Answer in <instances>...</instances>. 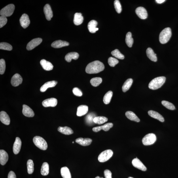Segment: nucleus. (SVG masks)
<instances>
[{
	"label": "nucleus",
	"instance_id": "f257e3e1",
	"mask_svg": "<svg viewBox=\"0 0 178 178\" xmlns=\"http://www.w3.org/2000/svg\"><path fill=\"white\" fill-rule=\"evenodd\" d=\"M105 69L103 63L98 60L89 63L86 67V71L89 74L98 73Z\"/></svg>",
	"mask_w": 178,
	"mask_h": 178
},
{
	"label": "nucleus",
	"instance_id": "f03ea898",
	"mask_svg": "<svg viewBox=\"0 0 178 178\" xmlns=\"http://www.w3.org/2000/svg\"><path fill=\"white\" fill-rule=\"evenodd\" d=\"M166 78L161 76L154 78L148 85V87L151 90H156L159 88L165 83Z\"/></svg>",
	"mask_w": 178,
	"mask_h": 178
},
{
	"label": "nucleus",
	"instance_id": "7ed1b4c3",
	"mask_svg": "<svg viewBox=\"0 0 178 178\" xmlns=\"http://www.w3.org/2000/svg\"><path fill=\"white\" fill-rule=\"evenodd\" d=\"M171 29L169 27L165 28L161 32L159 40L161 43L165 44L167 43L171 39Z\"/></svg>",
	"mask_w": 178,
	"mask_h": 178
},
{
	"label": "nucleus",
	"instance_id": "20e7f679",
	"mask_svg": "<svg viewBox=\"0 0 178 178\" xmlns=\"http://www.w3.org/2000/svg\"><path fill=\"white\" fill-rule=\"evenodd\" d=\"M33 141L35 145L39 149L44 150L47 149V143L43 137L36 136L34 137Z\"/></svg>",
	"mask_w": 178,
	"mask_h": 178
},
{
	"label": "nucleus",
	"instance_id": "39448f33",
	"mask_svg": "<svg viewBox=\"0 0 178 178\" xmlns=\"http://www.w3.org/2000/svg\"><path fill=\"white\" fill-rule=\"evenodd\" d=\"M15 6L13 4H9L6 6L1 10L0 15L1 16L7 17L11 16L14 11Z\"/></svg>",
	"mask_w": 178,
	"mask_h": 178
},
{
	"label": "nucleus",
	"instance_id": "423d86ee",
	"mask_svg": "<svg viewBox=\"0 0 178 178\" xmlns=\"http://www.w3.org/2000/svg\"><path fill=\"white\" fill-rule=\"evenodd\" d=\"M113 152L111 149L105 150L99 154L98 157L99 161L104 162L110 159L113 156Z\"/></svg>",
	"mask_w": 178,
	"mask_h": 178
},
{
	"label": "nucleus",
	"instance_id": "0eeeda50",
	"mask_svg": "<svg viewBox=\"0 0 178 178\" xmlns=\"http://www.w3.org/2000/svg\"><path fill=\"white\" fill-rule=\"evenodd\" d=\"M156 140V135L153 133H149L143 137L142 141L144 145H149L153 144Z\"/></svg>",
	"mask_w": 178,
	"mask_h": 178
},
{
	"label": "nucleus",
	"instance_id": "6e6552de",
	"mask_svg": "<svg viewBox=\"0 0 178 178\" xmlns=\"http://www.w3.org/2000/svg\"><path fill=\"white\" fill-rule=\"evenodd\" d=\"M42 41V39L41 38H37V39H33L27 44V50H33L41 44Z\"/></svg>",
	"mask_w": 178,
	"mask_h": 178
},
{
	"label": "nucleus",
	"instance_id": "1a4fd4ad",
	"mask_svg": "<svg viewBox=\"0 0 178 178\" xmlns=\"http://www.w3.org/2000/svg\"><path fill=\"white\" fill-rule=\"evenodd\" d=\"M58 104V100L56 98H52L46 99L43 101L42 105L44 107H54Z\"/></svg>",
	"mask_w": 178,
	"mask_h": 178
},
{
	"label": "nucleus",
	"instance_id": "9d476101",
	"mask_svg": "<svg viewBox=\"0 0 178 178\" xmlns=\"http://www.w3.org/2000/svg\"><path fill=\"white\" fill-rule=\"evenodd\" d=\"M137 16L141 19L145 20L147 17V11L143 7H139L135 11Z\"/></svg>",
	"mask_w": 178,
	"mask_h": 178
},
{
	"label": "nucleus",
	"instance_id": "9b49d317",
	"mask_svg": "<svg viewBox=\"0 0 178 178\" xmlns=\"http://www.w3.org/2000/svg\"><path fill=\"white\" fill-rule=\"evenodd\" d=\"M20 22L21 26L24 29L27 28L30 24L29 16L25 14L22 15L20 19Z\"/></svg>",
	"mask_w": 178,
	"mask_h": 178
},
{
	"label": "nucleus",
	"instance_id": "f8f14e48",
	"mask_svg": "<svg viewBox=\"0 0 178 178\" xmlns=\"http://www.w3.org/2000/svg\"><path fill=\"white\" fill-rule=\"evenodd\" d=\"M23 80V78L20 74H15L12 78L11 84L14 86H17L22 83Z\"/></svg>",
	"mask_w": 178,
	"mask_h": 178
},
{
	"label": "nucleus",
	"instance_id": "ddd939ff",
	"mask_svg": "<svg viewBox=\"0 0 178 178\" xmlns=\"http://www.w3.org/2000/svg\"><path fill=\"white\" fill-rule=\"evenodd\" d=\"M132 164L134 167L140 169V170L143 171H145L147 170V168L141 161L137 158L134 159L132 161Z\"/></svg>",
	"mask_w": 178,
	"mask_h": 178
},
{
	"label": "nucleus",
	"instance_id": "4468645a",
	"mask_svg": "<svg viewBox=\"0 0 178 178\" xmlns=\"http://www.w3.org/2000/svg\"><path fill=\"white\" fill-rule=\"evenodd\" d=\"M113 126V124L112 123H108L102 126L95 127L92 129V130L95 132H98L102 130L107 131H109L110 128H112Z\"/></svg>",
	"mask_w": 178,
	"mask_h": 178
},
{
	"label": "nucleus",
	"instance_id": "2eb2a0df",
	"mask_svg": "<svg viewBox=\"0 0 178 178\" xmlns=\"http://www.w3.org/2000/svg\"><path fill=\"white\" fill-rule=\"evenodd\" d=\"M23 114L27 117H33L35 116L34 112L30 107L26 105L23 106Z\"/></svg>",
	"mask_w": 178,
	"mask_h": 178
},
{
	"label": "nucleus",
	"instance_id": "dca6fc26",
	"mask_svg": "<svg viewBox=\"0 0 178 178\" xmlns=\"http://www.w3.org/2000/svg\"><path fill=\"white\" fill-rule=\"evenodd\" d=\"M44 11L46 18L48 21H50L53 16L52 11L50 5L46 4L44 8Z\"/></svg>",
	"mask_w": 178,
	"mask_h": 178
},
{
	"label": "nucleus",
	"instance_id": "f3484780",
	"mask_svg": "<svg viewBox=\"0 0 178 178\" xmlns=\"http://www.w3.org/2000/svg\"><path fill=\"white\" fill-rule=\"evenodd\" d=\"M22 141L19 137H16L13 146V151L15 154H17L20 151Z\"/></svg>",
	"mask_w": 178,
	"mask_h": 178
},
{
	"label": "nucleus",
	"instance_id": "a211bd4d",
	"mask_svg": "<svg viewBox=\"0 0 178 178\" xmlns=\"http://www.w3.org/2000/svg\"><path fill=\"white\" fill-rule=\"evenodd\" d=\"M0 120L3 124L9 125L10 124V118L8 114L5 111H1L0 113Z\"/></svg>",
	"mask_w": 178,
	"mask_h": 178
},
{
	"label": "nucleus",
	"instance_id": "6ab92c4d",
	"mask_svg": "<svg viewBox=\"0 0 178 178\" xmlns=\"http://www.w3.org/2000/svg\"><path fill=\"white\" fill-rule=\"evenodd\" d=\"M58 83V82L55 80H52L46 82L42 86L40 89V90L42 92H44L47 90V89L50 88L54 87Z\"/></svg>",
	"mask_w": 178,
	"mask_h": 178
},
{
	"label": "nucleus",
	"instance_id": "aec40b11",
	"mask_svg": "<svg viewBox=\"0 0 178 178\" xmlns=\"http://www.w3.org/2000/svg\"><path fill=\"white\" fill-rule=\"evenodd\" d=\"M69 44L68 42L58 40L53 42L51 44V46L52 47L55 48H59L68 46Z\"/></svg>",
	"mask_w": 178,
	"mask_h": 178
},
{
	"label": "nucleus",
	"instance_id": "412c9836",
	"mask_svg": "<svg viewBox=\"0 0 178 178\" xmlns=\"http://www.w3.org/2000/svg\"><path fill=\"white\" fill-rule=\"evenodd\" d=\"M8 160V155L5 150H0V163L2 165H5Z\"/></svg>",
	"mask_w": 178,
	"mask_h": 178
},
{
	"label": "nucleus",
	"instance_id": "4be33fe9",
	"mask_svg": "<svg viewBox=\"0 0 178 178\" xmlns=\"http://www.w3.org/2000/svg\"><path fill=\"white\" fill-rule=\"evenodd\" d=\"M98 23L96 21L92 20L88 23V29L89 31L91 33H95L99 29L97 28Z\"/></svg>",
	"mask_w": 178,
	"mask_h": 178
},
{
	"label": "nucleus",
	"instance_id": "5701e85b",
	"mask_svg": "<svg viewBox=\"0 0 178 178\" xmlns=\"http://www.w3.org/2000/svg\"><path fill=\"white\" fill-rule=\"evenodd\" d=\"M40 64L43 68L46 71L52 70L53 69V65L49 61L46 60L45 59H42L40 61Z\"/></svg>",
	"mask_w": 178,
	"mask_h": 178
},
{
	"label": "nucleus",
	"instance_id": "b1692460",
	"mask_svg": "<svg viewBox=\"0 0 178 178\" xmlns=\"http://www.w3.org/2000/svg\"><path fill=\"white\" fill-rule=\"evenodd\" d=\"M76 142L79 145L86 146L90 145L92 142V140L90 138H83L80 137L76 139Z\"/></svg>",
	"mask_w": 178,
	"mask_h": 178
},
{
	"label": "nucleus",
	"instance_id": "393cba45",
	"mask_svg": "<svg viewBox=\"0 0 178 178\" xmlns=\"http://www.w3.org/2000/svg\"><path fill=\"white\" fill-rule=\"evenodd\" d=\"M88 111V106L85 105H80L78 108L77 115L78 116H81L85 115Z\"/></svg>",
	"mask_w": 178,
	"mask_h": 178
},
{
	"label": "nucleus",
	"instance_id": "a878e982",
	"mask_svg": "<svg viewBox=\"0 0 178 178\" xmlns=\"http://www.w3.org/2000/svg\"><path fill=\"white\" fill-rule=\"evenodd\" d=\"M79 54L77 52H73L69 53L66 55L65 59L68 62H70L72 59L77 60L79 58Z\"/></svg>",
	"mask_w": 178,
	"mask_h": 178
},
{
	"label": "nucleus",
	"instance_id": "bb28decb",
	"mask_svg": "<svg viewBox=\"0 0 178 178\" xmlns=\"http://www.w3.org/2000/svg\"><path fill=\"white\" fill-rule=\"evenodd\" d=\"M148 114L151 117L156 119L161 122H163L164 121V118L157 112L150 110L148 112Z\"/></svg>",
	"mask_w": 178,
	"mask_h": 178
},
{
	"label": "nucleus",
	"instance_id": "cd10ccee",
	"mask_svg": "<svg viewBox=\"0 0 178 178\" xmlns=\"http://www.w3.org/2000/svg\"><path fill=\"white\" fill-rule=\"evenodd\" d=\"M84 21V18L81 13H76L74 15V24L76 25L81 24Z\"/></svg>",
	"mask_w": 178,
	"mask_h": 178
},
{
	"label": "nucleus",
	"instance_id": "c85d7f7f",
	"mask_svg": "<svg viewBox=\"0 0 178 178\" xmlns=\"http://www.w3.org/2000/svg\"><path fill=\"white\" fill-rule=\"evenodd\" d=\"M146 53L148 58L154 62H156L157 60L156 54L154 53L153 50L151 48H148L146 51Z\"/></svg>",
	"mask_w": 178,
	"mask_h": 178
},
{
	"label": "nucleus",
	"instance_id": "c756f323",
	"mask_svg": "<svg viewBox=\"0 0 178 178\" xmlns=\"http://www.w3.org/2000/svg\"><path fill=\"white\" fill-rule=\"evenodd\" d=\"M58 130L59 132L66 135H70L73 133V130L67 126L59 127Z\"/></svg>",
	"mask_w": 178,
	"mask_h": 178
},
{
	"label": "nucleus",
	"instance_id": "7c9ffc66",
	"mask_svg": "<svg viewBox=\"0 0 178 178\" xmlns=\"http://www.w3.org/2000/svg\"><path fill=\"white\" fill-rule=\"evenodd\" d=\"M126 115L129 119L136 122H139L140 120L137 116L133 112L131 111L127 112Z\"/></svg>",
	"mask_w": 178,
	"mask_h": 178
},
{
	"label": "nucleus",
	"instance_id": "2f4dec72",
	"mask_svg": "<svg viewBox=\"0 0 178 178\" xmlns=\"http://www.w3.org/2000/svg\"><path fill=\"white\" fill-rule=\"evenodd\" d=\"M61 175L63 178H71V175L69 169L66 167L61 168Z\"/></svg>",
	"mask_w": 178,
	"mask_h": 178
},
{
	"label": "nucleus",
	"instance_id": "473e14b6",
	"mask_svg": "<svg viewBox=\"0 0 178 178\" xmlns=\"http://www.w3.org/2000/svg\"><path fill=\"white\" fill-rule=\"evenodd\" d=\"M133 80L132 79L130 78L127 80L125 82L123 85L122 87V90L124 92H126L128 91L130 88L132 84Z\"/></svg>",
	"mask_w": 178,
	"mask_h": 178
},
{
	"label": "nucleus",
	"instance_id": "72a5a7b5",
	"mask_svg": "<svg viewBox=\"0 0 178 178\" xmlns=\"http://www.w3.org/2000/svg\"><path fill=\"white\" fill-rule=\"evenodd\" d=\"M49 173V166L48 163L44 162L42 165L41 173L42 175H47Z\"/></svg>",
	"mask_w": 178,
	"mask_h": 178
},
{
	"label": "nucleus",
	"instance_id": "f704fd0d",
	"mask_svg": "<svg viewBox=\"0 0 178 178\" xmlns=\"http://www.w3.org/2000/svg\"><path fill=\"white\" fill-rule=\"evenodd\" d=\"M107 118L103 116H96L94 120V123L98 124H101L107 122Z\"/></svg>",
	"mask_w": 178,
	"mask_h": 178
},
{
	"label": "nucleus",
	"instance_id": "c9c22d12",
	"mask_svg": "<svg viewBox=\"0 0 178 178\" xmlns=\"http://www.w3.org/2000/svg\"><path fill=\"white\" fill-rule=\"evenodd\" d=\"M113 93L111 91H109L106 94L103 98V102L106 104H109L113 96Z\"/></svg>",
	"mask_w": 178,
	"mask_h": 178
},
{
	"label": "nucleus",
	"instance_id": "e433bc0d",
	"mask_svg": "<svg viewBox=\"0 0 178 178\" xmlns=\"http://www.w3.org/2000/svg\"><path fill=\"white\" fill-rule=\"evenodd\" d=\"M126 43L129 47H131L134 42V40L132 38V33L130 32L127 33L126 36Z\"/></svg>",
	"mask_w": 178,
	"mask_h": 178
},
{
	"label": "nucleus",
	"instance_id": "4c0bfd02",
	"mask_svg": "<svg viewBox=\"0 0 178 178\" xmlns=\"http://www.w3.org/2000/svg\"><path fill=\"white\" fill-rule=\"evenodd\" d=\"M102 82L101 78L96 77L93 78L90 80V82L93 86L97 87Z\"/></svg>",
	"mask_w": 178,
	"mask_h": 178
},
{
	"label": "nucleus",
	"instance_id": "58836bf2",
	"mask_svg": "<svg viewBox=\"0 0 178 178\" xmlns=\"http://www.w3.org/2000/svg\"><path fill=\"white\" fill-rule=\"evenodd\" d=\"M27 172L29 174H31L33 173L34 170L33 161L31 159L29 160L27 162Z\"/></svg>",
	"mask_w": 178,
	"mask_h": 178
},
{
	"label": "nucleus",
	"instance_id": "ea45409f",
	"mask_svg": "<svg viewBox=\"0 0 178 178\" xmlns=\"http://www.w3.org/2000/svg\"><path fill=\"white\" fill-rule=\"evenodd\" d=\"M96 117L95 114L94 113H90L86 116V120L87 124L88 125H91L94 123V118Z\"/></svg>",
	"mask_w": 178,
	"mask_h": 178
},
{
	"label": "nucleus",
	"instance_id": "a19ab883",
	"mask_svg": "<svg viewBox=\"0 0 178 178\" xmlns=\"http://www.w3.org/2000/svg\"><path fill=\"white\" fill-rule=\"evenodd\" d=\"M12 48V46L6 42H1L0 43V49L10 51Z\"/></svg>",
	"mask_w": 178,
	"mask_h": 178
},
{
	"label": "nucleus",
	"instance_id": "79ce46f5",
	"mask_svg": "<svg viewBox=\"0 0 178 178\" xmlns=\"http://www.w3.org/2000/svg\"><path fill=\"white\" fill-rule=\"evenodd\" d=\"M112 56L116 58L120 59H123L124 58V55L121 53L120 51L118 49H116L111 52Z\"/></svg>",
	"mask_w": 178,
	"mask_h": 178
},
{
	"label": "nucleus",
	"instance_id": "37998d69",
	"mask_svg": "<svg viewBox=\"0 0 178 178\" xmlns=\"http://www.w3.org/2000/svg\"><path fill=\"white\" fill-rule=\"evenodd\" d=\"M162 104L167 108L171 110L175 109V107L172 103L166 101H162Z\"/></svg>",
	"mask_w": 178,
	"mask_h": 178
},
{
	"label": "nucleus",
	"instance_id": "c03bdc74",
	"mask_svg": "<svg viewBox=\"0 0 178 178\" xmlns=\"http://www.w3.org/2000/svg\"><path fill=\"white\" fill-rule=\"evenodd\" d=\"M6 69L5 62L4 59L0 60V74L3 75L5 72Z\"/></svg>",
	"mask_w": 178,
	"mask_h": 178
},
{
	"label": "nucleus",
	"instance_id": "a18cd8bd",
	"mask_svg": "<svg viewBox=\"0 0 178 178\" xmlns=\"http://www.w3.org/2000/svg\"><path fill=\"white\" fill-rule=\"evenodd\" d=\"M114 8L118 13H120L122 11V7L119 1L116 0L114 1Z\"/></svg>",
	"mask_w": 178,
	"mask_h": 178
},
{
	"label": "nucleus",
	"instance_id": "49530a36",
	"mask_svg": "<svg viewBox=\"0 0 178 178\" xmlns=\"http://www.w3.org/2000/svg\"><path fill=\"white\" fill-rule=\"evenodd\" d=\"M108 62L110 66L111 67H114L118 64L119 61L117 59L113 58V57H110L108 60Z\"/></svg>",
	"mask_w": 178,
	"mask_h": 178
},
{
	"label": "nucleus",
	"instance_id": "de8ad7c7",
	"mask_svg": "<svg viewBox=\"0 0 178 178\" xmlns=\"http://www.w3.org/2000/svg\"><path fill=\"white\" fill-rule=\"evenodd\" d=\"M7 19L6 17L1 16L0 17V28H1L7 24Z\"/></svg>",
	"mask_w": 178,
	"mask_h": 178
},
{
	"label": "nucleus",
	"instance_id": "09e8293b",
	"mask_svg": "<svg viewBox=\"0 0 178 178\" xmlns=\"http://www.w3.org/2000/svg\"><path fill=\"white\" fill-rule=\"evenodd\" d=\"M73 94L77 96H82V93L79 88H75L73 89Z\"/></svg>",
	"mask_w": 178,
	"mask_h": 178
},
{
	"label": "nucleus",
	"instance_id": "8fccbe9b",
	"mask_svg": "<svg viewBox=\"0 0 178 178\" xmlns=\"http://www.w3.org/2000/svg\"><path fill=\"white\" fill-rule=\"evenodd\" d=\"M105 178H112V173L111 171L108 169H106L104 171Z\"/></svg>",
	"mask_w": 178,
	"mask_h": 178
},
{
	"label": "nucleus",
	"instance_id": "3c124183",
	"mask_svg": "<svg viewBox=\"0 0 178 178\" xmlns=\"http://www.w3.org/2000/svg\"><path fill=\"white\" fill-rule=\"evenodd\" d=\"M8 178H16L15 174L13 171H10L8 174Z\"/></svg>",
	"mask_w": 178,
	"mask_h": 178
},
{
	"label": "nucleus",
	"instance_id": "603ef678",
	"mask_svg": "<svg viewBox=\"0 0 178 178\" xmlns=\"http://www.w3.org/2000/svg\"><path fill=\"white\" fill-rule=\"evenodd\" d=\"M155 1L158 4H161L165 1V0H156Z\"/></svg>",
	"mask_w": 178,
	"mask_h": 178
},
{
	"label": "nucleus",
	"instance_id": "864d4df0",
	"mask_svg": "<svg viewBox=\"0 0 178 178\" xmlns=\"http://www.w3.org/2000/svg\"><path fill=\"white\" fill-rule=\"evenodd\" d=\"M95 178H103V177H99V176H97V177H96Z\"/></svg>",
	"mask_w": 178,
	"mask_h": 178
},
{
	"label": "nucleus",
	"instance_id": "5fc2aeb1",
	"mask_svg": "<svg viewBox=\"0 0 178 178\" xmlns=\"http://www.w3.org/2000/svg\"><path fill=\"white\" fill-rule=\"evenodd\" d=\"M128 178H133L132 177H129Z\"/></svg>",
	"mask_w": 178,
	"mask_h": 178
},
{
	"label": "nucleus",
	"instance_id": "6e6d98bb",
	"mask_svg": "<svg viewBox=\"0 0 178 178\" xmlns=\"http://www.w3.org/2000/svg\"><path fill=\"white\" fill-rule=\"evenodd\" d=\"M72 143H74V142L73 141Z\"/></svg>",
	"mask_w": 178,
	"mask_h": 178
}]
</instances>
